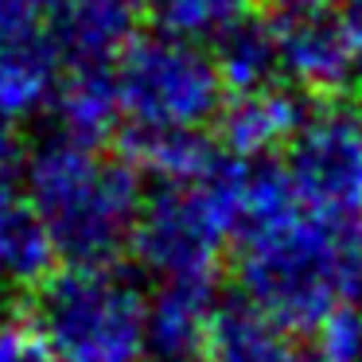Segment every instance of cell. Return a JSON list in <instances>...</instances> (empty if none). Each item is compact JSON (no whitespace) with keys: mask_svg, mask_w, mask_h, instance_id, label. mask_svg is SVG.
Returning <instances> with one entry per match:
<instances>
[{"mask_svg":"<svg viewBox=\"0 0 362 362\" xmlns=\"http://www.w3.org/2000/svg\"><path fill=\"white\" fill-rule=\"evenodd\" d=\"M63 59L47 32V20L0 0V121L16 125L51 102Z\"/></svg>","mask_w":362,"mask_h":362,"instance_id":"7","label":"cell"},{"mask_svg":"<svg viewBox=\"0 0 362 362\" xmlns=\"http://www.w3.org/2000/svg\"><path fill=\"white\" fill-rule=\"evenodd\" d=\"M253 0H144L152 32L183 43H214L230 24L250 16Z\"/></svg>","mask_w":362,"mask_h":362,"instance_id":"15","label":"cell"},{"mask_svg":"<svg viewBox=\"0 0 362 362\" xmlns=\"http://www.w3.org/2000/svg\"><path fill=\"white\" fill-rule=\"evenodd\" d=\"M339 16H343V20H358V24H362V0H343V4H339Z\"/></svg>","mask_w":362,"mask_h":362,"instance_id":"21","label":"cell"},{"mask_svg":"<svg viewBox=\"0 0 362 362\" xmlns=\"http://www.w3.org/2000/svg\"><path fill=\"white\" fill-rule=\"evenodd\" d=\"M55 269V250L47 242L40 214L16 187L0 191V300L28 296Z\"/></svg>","mask_w":362,"mask_h":362,"instance_id":"13","label":"cell"},{"mask_svg":"<svg viewBox=\"0 0 362 362\" xmlns=\"http://www.w3.org/2000/svg\"><path fill=\"white\" fill-rule=\"evenodd\" d=\"M261 16L269 20H300V16H323V12H339L343 0H257Z\"/></svg>","mask_w":362,"mask_h":362,"instance_id":"17","label":"cell"},{"mask_svg":"<svg viewBox=\"0 0 362 362\" xmlns=\"http://www.w3.org/2000/svg\"><path fill=\"white\" fill-rule=\"evenodd\" d=\"M51 133L66 141L105 148L117 136V90H113V66H66L51 94Z\"/></svg>","mask_w":362,"mask_h":362,"instance_id":"10","label":"cell"},{"mask_svg":"<svg viewBox=\"0 0 362 362\" xmlns=\"http://www.w3.org/2000/svg\"><path fill=\"white\" fill-rule=\"evenodd\" d=\"M242 175L245 160L222 152L218 164L199 180L152 183L144 191L129 250L156 276V284L214 281L222 253L234 242Z\"/></svg>","mask_w":362,"mask_h":362,"instance_id":"4","label":"cell"},{"mask_svg":"<svg viewBox=\"0 0 362 362\" xmlns=\"http://www.w3.org/2000/svg\"><path fill=\"white\" fill-rule=\"evenodd\" d=\"M24 160H28V148H24V141H20L16 125L0 121V191L12 187V180L24 172Z\"/></svg>","mask_w":362,"mask_h":362,"instance_id":"18","label":"cell"},{"mask_svg":"<svg viewBox=\"0 0 362 362\" xmlns=\"http://www.w3.org/2000/svg\"><path fill=\"white\" fill-rule=\"evenodd\" d=\"M276 51H281V82L308 94L312 102L354 94V63L339 12L281 20L276 24Z\"/></svg>","mask_w":362,"mask_h":362,"instance_id":"8","label":"cell"},{"mask_svg":"<svg viewBox=\"0 0 362 362\" xmlns=\"http://www.w3.org/2000/svg\"><path fill=\"white\" fill-rule=\"evenodd\" d=\"M242 296L284 331H315L343 304H358L362 230H339L300 211L276 160L245 164L234 222Z\"/></svg>","mask_w":362,"mask_h":362,"instance_id":"1","label":"cell"},{"mask_svg":"<svg viewBox=\"0 0 362 362\" xmlns=\"http://www.w3.org/2000/svg\"><path fill=\"white\" fill-rule=\"evenodd\" d=\"M284 362H327V358H323V354L320 351H315V343H304V346H292V351H288V358H284Z\"/></svg>","mask_w":362,"mask_h":362,"instance_id":"19","label":"cell"},{"mask_svg":"<svg viewBox=\"0 0 362 362\" xmlns=\"http://www.w3.org/2000/svg\"><path fill=\"white\" fill-rule=\"evenodd\" d=\"M0 362H51V354L28 323L0 315Z\"/></svg>","mask_w":362,"mask_h":362,"instance_id":"16","label":"cell"},{"mask_svg":"<svg viewBox=\"0 0 362 362\" xmlns=\"http://www.w3.org/2000/svg\"><path fill=\"white\" fill-rule=\"evenodd\" d=\"M292 346L296 343H292L288 331L238 292V296H226L214 304L199 358L203 362H284Z\"/></svg>","mask_w":362,"mask_h":362,"instance_id":"12","label":"cell"},{"mask_svg":"<svg viewBox=\"0 0 362 362\" xmlns=\"http://www.w3.org/2000/svg\"><path fill=\"white\" fill-rule=\"evenodd\" d=\"M183 362H203V358H183Z\"/></svg>","mask_w":362,"mask_h":362,"instance_id":"22","label":"cell"},{"mask_svg":"<svg viewBox=\"0 0 362 362\" xmlns=\"http://www.w3.org/2000/svg\"><path fill=\"white\" fill-rule=\"evenodd\" d=\"M211 59L222 86H226V98L273 86V82H281L276 24L261 12H250L211 43Z\"/></svg>","mask_w":362,"mask_h":362,"instance_id":"14","label":"cell"},{"mask_svg":"<svg viewBox=\"0 0 362 362\" xmlns=\"http://www.w3.org/2000/svg\"><path fill=\"white\" fill-rule=\"evenodd\" d=\"M51 362H148V292L117 265H59L28 292Z\"/></svg>","mask_w":362,"mask_h":362,"instance_id":"3","label":"cell"},{"mask_svg":"<svg viewBox=\"0 0 362 362\" xmlns=\"http://www.w3.org/2000/svg\"><path fill=\"white\" fill-rule=\"evenodd\" d=\"M354 362H362V354H358V358H354Z\"/></svg>","mask_w":362,"mask_h":362,"instance_id":"24","label":"cell"},{"mask_svg":"<svg viewBox=\"0 0 362 362\" xmlns=\"http://www.w3.org/2000/svg\"><path fill=\"white\" fill-rule=\"evenodd\" d=\"M358 308H362V288H358Z\"/></svg>","mask_w":362,"mask_h":362,"instance_id":"23","label":"cell"},{"mask_svg":"<svg viewBox=\"0 0 362 362\" xmlns=\"http://www.w3.org/2000/svg\"><path fill=\"white\" fill-rule=\"evenodd\" d=\"M300 211L339 230H362V105L315 102L276 156Z\"/></svg>","mask_w":362,"mask_h":362,"instance_id":"6","label":"cell"},{"mask_svg":"<svg viewBox=\"0 0 362 362\" xmlns=\"http://www.w3.org/2000/svg\"><path fill=\"white\" fill-rule=\"evenodd\" d=\"M218 304L214 281H164L148 296V351L160 362L199 358Z\"/></svg>","mask_w":362,"mask_h":362,"instance_id":"11","label":"cell"},{"mask_svg":"<svg viewBox=\"0 0 362 362\" xmlns=\"http://www.w3.org/2000/svg\"><path fill=\"white\" fill-rule=\"evenodd\" d=\"M12 4H20V8L35 12V16H40V20H47L51 12L59 8V0H12Z\"/></svg>","mask_w":362,"mask_h":362,"instance_id":"20","label":"cell"},{"mask_svg":"<svg viewBox=\"0 0 362 362\" xmlns=\"http://www.w3.org/2000/svg\"><path fill=\"white\" fill-rule=\"evenodd\" d=\"M24 187L63 265H113L129 250L144 183L117 148L47 133L28 148Z\"/></svg>","mask_w":362,"mask_h":362,"instance_id":"2","label":"cell"},{"mask_svg":"<svg viewBox=\"0 0 362 362\" xmlns=\"http://www.w3.org/2000/svg\"><path fill=\"white\" fill-rule=\"evenodd\" d=\"M312 98L292 90L288 82H273L253 94H234L226 98L218 113V148L230 152L234 160H273L284 152V144L296 136L304 117L312 113Z\"/></svg>","mask_w":362,"mask_h":362,"instance_id":"9","label":"cell"},{"mask_svg":"<svg viewBox=\"0 0 362 362\" xmlns=\"http://www.w3.org/2000/svg\"><path fill=\"white\" fill-rule=\"evenodd\" d=\"M113 90L121 113L117 133L136 136L206 133L226 105L211 51L160 32L133 35L113 59Z\"/></svg>","mask_w":362,"mask_h":362,"instance_id":"5","label":"cell"}]
</instances>
